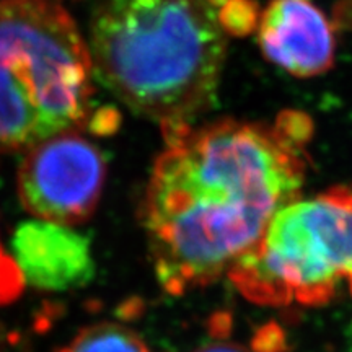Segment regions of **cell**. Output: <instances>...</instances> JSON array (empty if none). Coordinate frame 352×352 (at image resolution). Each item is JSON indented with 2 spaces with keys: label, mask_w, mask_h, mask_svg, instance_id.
Segmentation results:
<instances>
[{
  "label": "cell",
  "mask_w": 352,
  "mask_h": 352,
  "mask_svg": "<svg viewBox=\"0 0 352 352\" xmlns=\"http://www.w3.org/2000/svg\"><path fill=\"white\" fill-rule=\"evenodd\" d=\"M250 0H104L91 23L94 67L162 131L192 124L215 98L228 41L256 28Z\"/></svg>",
  "instance_id": "cell-2"
},
{
  "label": "cell",
  "mask_w": 352,
  "mask_h": 352,
  "mask_svg": "<svg viewBox=\"0 0 352 352\" xmlns=\"http://www.w3.org/2000/svg\"><path fill=\"white\" fill-rule=\"evenodd\" d=\"M104 176L100 148L78 131H65L30 148L20 165L19 196L39 220L74 226L95 212Z\"/></svg>",
  "instance_id": "cell-5"
},
{
  "label": "cell",
  "mask_w": 352,
  "mask_h": 352,
  "mask_svg": "<svg viewBox=\"0 0 352 352\" xmlns=\"http://www.w3.org/2000/svg\"><path fill=\"white\" fill-rule=\"evenodd\" d=\"M3 253V250H2V246H0V254H2Z\"/></svg>",
  "instance_id": "cell-13"
},
{
  "label": "cell",
  "mask_w": 352,
  "mask_h": 352,
  "mask_svg": "<svg viewBox=\"0 0 352 352\" xmlns=\"http://www.w3.org/2000/svg\"><path fill=\"white\" fill-rule=\"evenodd\" d=\"M254 30L264 57L290 76H321L334 63L333 28L314 0H271Z\"/></svg>",
  "instance_id": "cell-6"
},
{
  "label": "cell",
  "mask_w": 352,
  "mask_h": 352,
  "mask_svg": "<svg viewBox=\"0 0 352 352\" xmlns=\"http://www.w3.org/2000/svg\"><path fill=\"white\" fill-rule=\"evenodd\" d=\"M144 197L157 279L171 296L204 287L256 246L277 210L302 195L311 121H215L164 131Z\"/></svg>",
  "instance_id": "cell-1"
},
{
  "label": "cell",
  "mask_w": 352,
  "mask_h": 352,
  "mask_svg": "<svg viewBox=\"0 0 352 352\" xmlns=\"http://www.w3.org/2000/svg\"><path fill=\"white\" fill-rule=\"evenodd\" d=\"M140 311H142V302L138 300V298H131V300L122 302L120 307L116 308L118 318L121 320H134L135 316H139Z\"/></svg>",
  "instance_id": "cell-11"
},
{
  "label": "cell",
  "mask_w": 352,
  "mask_h": 352,
  "mask_svg": "<svg viewBox=\"0 0 352 352\" xmlns=\"http://www.w3.org/2000/svg\"><path fill=\"white\" fill-rule=\"evenodd\" d=\"M59 352H148L142 338L120 324H95L82 329L69 347Z\"/></svg>",
  "instance_id": "cell-8"
},
{
  "label": "cell",
  "mask_w": 352,
  "mask_h": 352,
  "mask_svg": "<svg viewBox=\"0 0 352 352\" xmlns=\"http://www.w3.org/2000/svg\"><path fill=\"white\" fill-rule=\"evenodd\" d=\"M25 289V279L19 264L6 253L0 254V305L15 302Z\"/></svg>",
  "instance_id": "cell-9"
},
{
  "label": "cell",
  "mask_w": 352,
  "mask_h": 352,
  "mask_svg": "<svg viewBox=\"0 0 352 352\" xmlns=\"http://www.w3.org/2000/svg\"><path fill=\"white\" fill-rule=\"evenodd\" d=\"M192 352H252V351H248L241 344H236V342L217 340V341L208 342V344L197 347V349Z\"/></svg>",
  "instance_id": "cell-10"
},
{
  "label": "cell",
  "mask_w": 352,
  "mask_h": 352,
  "mask_svg": "<svg viewBox=\"0 0 352 352\" xmlns=\"http://www.w3.org/2000/svg\"><path fill=\"white\" fill-rule=\"evenodd\" d=\"M12 250L25 283L34 289L65 292L95 279L90 239L69 226L47 220L20 223Z\"/></svg>",
  "instance_id": "cell-7"
},
{
  "label": "cell",
  "mask_w": 352,
  "mask_h": 352,
  "mask_svg": "<svg viewBox=\"0 0 352 352\" xmlns=\"http://www.w3.org/2000/svg\"><path fill=\"white\" fill-rule=\"evenodd\" d=\"M228 277L263 305H324L341 285L352 294V189L336 186L290 201Z\"/></svg>",
  "instance_id": "cell-4"
},
{
  "label": "cell",
  "mask_w": 352,
  "mask_h": 352,
  "mask_svg": "<svg viewBox=\"0 0 352 352\" xmlns=\"http://www.w3.org/2000/svg\"><path fill=\"white\" fill-rule=\"evenodd\" d=\"M94 69L56 0H0V155L85 127Z\"/></svg>",
  "instance_id": "cell-3"
},
{
  "label": "cell",
  "mask_w": 352,
  "mask_h": 352,
  "mask_svg": "<svg viewBox=\"0 0 352 352\" xmlns=\"http://www.w3.org/2000/svg\"><path fill=\"white\" fill-rule=\"evenodd\" d=\"M33 328H34V331H36V333H41V334L47 333L52 328V320L47 315L39 314V315L34 316Z\"/></svg>",
  "instance_id": "cell-12"
}]
</instances>
